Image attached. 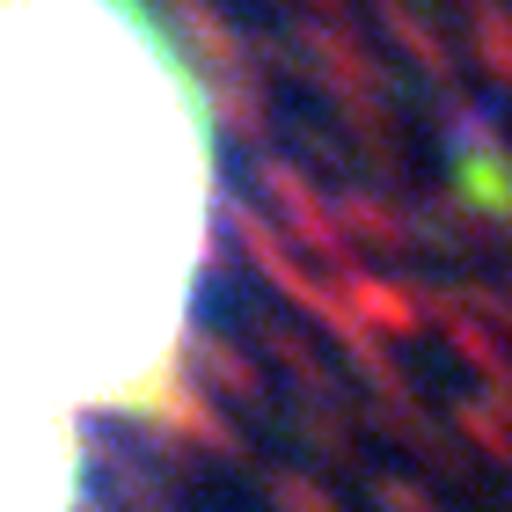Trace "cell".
<instances>
[{"label":"cell","instance_id":"6da1fadb","mask_svg":"<svg viewBox=\"0 0 512 512\" xmlns=\"http://www.w3.org/2000/svg\"><path fill=\"white\" fill-rule=\"evenodd\" d=\"M220 227V110L154 0H0V388L183 410Z\"/></svg>","mask_w":512,"mask_h":512},{"label":"cell","instance_id":"7a4b0ae2","mask_svg":"<svg viewBox=\"0 0 512 512\" xmlns=\"http://www.w3.org/2000/svg\"><path fill=\"white\" fill-rule=\"evenodd\" d=\"M88 425L0 388V512H81Z\"/></svg>","mask_w":512,"mask_h":512}]
</instances>
